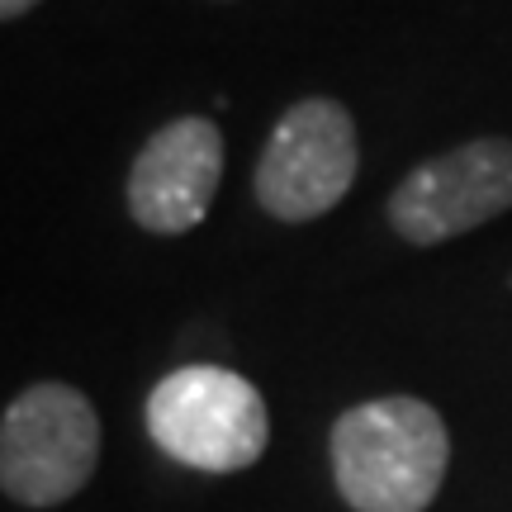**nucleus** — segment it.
Instances as JSON below:
<instances>
[{
  "mask_svg": "<svg viewBox=\"0 0 512 512\" xmlns=\"http://www.w3.org/2000/svg\"><path fill=\"white\" fill-rule=\"evenodd\" d=\"M332 484L351 512H427L451 465V432L427 399L384 394L332 422Z\"/></svg>",
  "mask_w": 512,
  "mask_h": 512,
  "instance_id": "1",
  "label": "nucleus"
},
{
  "mask_svg": "<svg viewBox=\"0 0 512 512\" xmlns=\"http://www.w3.org/2000/svg\"><path fill=\"white\" fill-rule=\"evenodd\" d=\"M147 437L185 470L238 475L271 446V413L247 375L223 366H181L152 384L143 408Z\"/></svg>",
  "mask_w": 512,
  "mask_h": 512,
  "instance_id": "2",
  "label": "nucleus"
},
{
  "mask_svg": "<svg viewBox=\"0 0 512 512\" xmlns=\"http://www.w3.org/2000/svg\"><path fill=\"white\" fill-rule=\"evenodd\" d=\"M100 460L91 399L62 380L19 389L0 418V489L19 508H57L76 498Z\"/></svg>",
  "mask_w": 512,
  "mask_h": 512,
  "instance_id": "3",
  "label": "nucleus"
},
{
  "mask_svg": "<svg viewBox=\"0 0 512 512\" xmlns=\"http://www.w3.org/2000/svg\"><path fill=\"white\" fill-rule=\"evenodd\" d=\"M361 171L356 119L342 100L309 95L275 119L256 157L252 195L280 223H313L351 195Z\"/></svg>",
  "mask_w": 512,
  "mask_h": 512,
  "instance_id": "4",
  "label": "nucleus"
},
{
  "mask_svg": "<svg viewBox=\"0 0 512 512\" xmlns=\"http://www.w3.org/2000/svg\"><path fill=\"white\" fill-rule=\"evenodd\" d=\"M512 209V138H470L413 166L384 204L389 228L413 247H437Z\"/></svg>",
  "mask_w": 512,
  "mask_h": 512,
  "instance_id": "5",
  "label": "nucleus"
},
{
  "mask_svg": "<svg viewBox=\"0 0 512 512\" xmlns=\"http://www.w3.org/2000/svg\"><path fill=\"white\" fill-rule=\"evenodd\" d=\"M223 181V133L204 114H181L143 143L128 171V214L143 233L181 238L200 228Z\"/></svg>",
  "mask_w": 512,
  "mask_h": 512,
  "instance_id": "6",
  "label": "nucleus"
},
{
  "mask_svg": "<svg viewBox=\"0 0 512 512\" xmlns=\"http://www.w3.org/2000/svg\"><path fill=\"white\" fill-rule=\"evenodd\" d=\"M34 5H43V0H0V15H5V19H19V15H29Z\"/></svg>",
  "mask_w": 512,
  "mask_h": 512,
  "instance_id": "7",
  "label": "nucleus"
}]
</instances>
